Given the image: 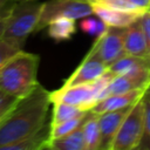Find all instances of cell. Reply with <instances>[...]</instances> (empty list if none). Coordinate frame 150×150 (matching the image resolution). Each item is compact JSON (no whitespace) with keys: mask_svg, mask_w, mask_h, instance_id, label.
I'll return each mask as SVG.
<instances>
[{"mask_svg":"<svg viewBox=\"0 0 150 150\" xmlns=\"http://www.w3.org/2000/svg\"><path fill=\"white\" fill-rule=\"evenodd\" d=\"M50 103V91L41 84L20 98L0 123V150L40 130L47 123Z\"/></svg>","mask_w":150,"mask_h":150,"instance_id":"obj_1","label":"cell"},{"mask_svg":"<svg viewBox=\"0 0 150 150\" xmlns=\"http://www.w3.org/2000/svg\"><path fill=\"white\" fill-rule=\"evenodd\" d=\"M39 56L25 50L13 56L0 71V88L22 98L39 84L36 80Z\"/></svg>","mask_w":150,"mask_h":150,"instance_id":"obj_2","label":"cell"},{"mask_svg":"<svg viewBox=\"0 0 150 150\" xmlns=\"http://www.w3.org/2000/svg\"><path fill=\"white\" fill-rule=\"evenodd\" d=\"M43 2L36 0H18L12 5L4 39L22 49L27 38L36 30Z\"/></svg>","mask_w":150,"mask_h":150,"instance_id":"obj_3","label":"cell"},{"mask_svg":"<svg viewBox=\"0 0 150 150\" xmlns=\"http://www.w3.org/2000/svg\"><path fill=\"white\" fill-rule=\"evenodd\" d=\"M115 76L107 70L101 77L90 83L77 84L73 87L63 88L50 91L52 102H64L83 110H91L93 107L100 101L101 93L109 84Z\"/></svg>","mask_w":150,"mask_h":150,"instance_id":"obj_4","label":"cell"},{"mask_svg":"<svg viewBox=\"0 0 150 150\" xmlns=\"http://www.w3.org/2000/svg\"><path fill=\"white\" fill-rule=\"evenodd\" d=\"M94 14L93 5L90 1L84 0H49L43 2L41 16L36 26V30L47 27L53 20L59 18L83 19Z\"/></svg>","mask_w":150,"mask_h":150,"instance_id":"obj_5","label":"cell"},{"mask_svg":"<svg viewBox=\"0 0 150 150\" xmlns=\"http://www.w3.org/2000/svg\"><path fill=\"white\" fill-rule=\"evenodd\" d=\"M142 97L124 118L112 142L111 150H132L139 144L144 129V102Z\"/></svg>","mask_w":150,"mask_h":150,"instance_id":"obj_6","label":"cell"},{"mask_svg":"<svg viewBox=\"0 0 150 150\" xmlns=\"http://www.w3.org/2000/svg\"><path fill=\"white\" fill-rule=\"evenodd\" d=\"M124 30L125 27L105 26L91 47V50L96 54V56L108 67L128 55L123 42Z\"/></svg>","mask_w":150,"mask_h":150,"instance_id":"obj_7","label":"cell"},{"mask_svg":"<svg viewBox=\"0 0 150 150\" xmlns=\"http://www.w3.org/2000/svg\"><path fill=\"white\" fill-rule=\"evenodd\" d=\"M150 84V67H142L130 73L115 76L101 93L100 100L115 94H123L135 89H146Z\"/></svg>","mask_w":150,"mask_h":150,"instance_id":"obj_8","label":"cell"},{"mask_svg":"<svg viewBox=\"0 0 150 150\" xmlns=\"http://www.w3.org/2000/svg\"><path fill=\"white\" fill-rule=\"evenodd\" d=\"M108 66L101 61L96 54L90 49L87 56L83 59L81 64L76 68V70L64 81L63 88L67 87H73L77 84H84V83H90L101 77L107 70Z\"/></svg>","mask_w":150,"mask_h":150,"instance_id":"obj_9","label":"cell"},{"mask_svg":"<svg viewBox=\"0 0 150 150\" xmlns=\"http://www.w3.org/2000/svg\"><path fill=\"white\" fill-rule=\"evenodd\" d=\"M132 105L134 104L117 110L98 114V123L101 131V142L98 150H111L112 142Z\"/></svg>","mask_w":150,"mask_h":150,"instance_id":"obj_10","label":"cell"},{"mask_svg":"<svg viewBox=\"0 0 150 150\" xmlns=\"http://www.w3.org/2000/svg\"><path fill=\"white\" fill-rule=\"evenodd\" d=\"M123 42L128 55H134L150 60V45L141 26L139 19L130 26L125 27Z\"/></svg>","mask_w":150,"mask_h":150,"instance_id":"obj_11","label":"cell"},{"mask_svg":"<svg viewBox=\"0 0 150 150\" xmlns=\"http://www.w3.org/2000/svg\"><path fill=\"white\" fill-rule=\"evenodd\" d=\"M94 14L109 27H128L135 21H137L143 13L139 12H127L121 9L110 8L100 4H93Z\"/></svg>","mask_w":150,"mask_h":150,"instance_id":"obj_12","label":"cell"},{"mask_svg":"<svg viewBox=\"0 0 150 150\" xmlns=\"http://www.w3.org/2000/svg\"><path fill=\"white\" fill-rule=\"evenodd\" d=\"M145 90L146 89H135V90L123 93V94L109 95V96L100 100L93 107L91 111L95 114H103L107 111H112V110H117V109L135 104L144 95Z\"/></svg>","mask_w":150,"mask_h":150,"instance_id":"obj_13","label":"cell"},{"mask_svg":"<svg viewBox=\"0 0 150 150\" xmlns=\"http://www.w3.org/2000/svg\"><path fill=\"white\" fill-rule=\"evenodd\" d=\"M50 141V123H46L40 130L25 137L23 139L6 145L2 150H40L47 149Z\"/></svg>","mask_w":150,"mask_h":150,"instance_id":"obj_14","label":"cell"},{"mask_svg":"<svg viewBox=\"0 0 150 150\" xmlns=\"http://www.w3.org/2000/svg\"><path fill=\"white\" fill-rule=\"evenodd\" d=\"M84 122L77 129H75L73 132H70L66 136L59 137V138L50 139L47 149H53V150H86V141H84V135H83Z\"/></svg>","mask_w":150,"mask_h":150,"instance_id":"obj_15","label":"cell"},{"mask_svg":"<svg viewBox=\"0 0 150 150\" xmlns=\"http://www.w3.org/2000/svg\"><path fill=\"white\" fill-rule=\"evenodd\" d=\"M83 135L86 141V150H98L101 142V131L98 123V114L89 110L83 124Z\"/></svg>","mask_w":150,"mask_h":150,"instance_id":"obj_16","label":"cell"},{"mask_svg":"<svg viewBox=\"0 0 150 150\" xmlns=\"http://www.w3.org/2000/svg\"><path fill=\"white\" fill-rule=\"evenodd\" d=\"M48 34L56 42L69 40L70 36L76 32V25L74 19L59 18L53 20L48 26Z\"/></svg>","mask_w":150,"mask_h":150,"instance_id":"obj_17","label":"cell"},{"mask_svg":"<svg viewBox=\"0 0 150 150\" xmlns=\"http://www.w3.org/2000/svg\"><path fill=\"white\" fill-rule=\"evenodd\" d=\"M142 67H150V60L134 56V55H125L122 59H120L118 61H116L114 64H111L108 68V70L114 76H118V75L130 73V71L142 68Z\"/></svg>","mask_w":150,"mask_h":150,"instance_id":"obj_18","label":"cell"},{"mask_svg":"<svg viewBox=\"0 0 150 150\" xmlns=\"http://www.w3.org/2000/svg\"><path fill=\"white\" fill-rule=\"evenodd\" d=\"M54 109H53V116L50 124H57L71 118L82 117L84 116L89 110H83L79 107L64 103V102H53Z\"/></svg>","mask_w":150,"mask_h":150,"instance_id":"obj_19","label":"cell"},{"mask_svg":"<svg viewBox=\"0 0 150 150\" xmlns=\"http://www.w3.org/2000/svg\"><path fill=\"white\" fill-rule=\"evenodd\" d=\"M88 112L82 117L71 118V120H68V121H64V122H61L57 124H50V139L59 138V137H62V136H66V135L73 132L86 121Z\"/></svg>","mask_w":150,"mask_h":150,"instance_id":"obj_20","label":"cell"},{"mask_svg":"<svg viewBox=\"0 0 150 150\" xmlns=\"http://www.w3.org/2000/svg\"><path fill=\"white\" fill-rule=\"evenodd\" d=\"M142 98L144 102V129L139 144L137 145L136 149L150 150V97L146 95V93H144Z\"/></svg>","mask_w":150,"mask_h":150,"instance_id":"obj_21","label":"cell"},{"mask_svg":"<svg viewBox=\"0 0 150 150\" xmlns=\"http://www.w3.org/2000/svg\"><path fill=\"white\" fill-rule=\"evenodd\" d=\"M19 97L14 96L2 88H0V123L5 120V117L9 114V111L15 107L19 102Z\"/></svg>","mask_w":150,"mask_h":150,"instance_id":"obj_22","label":"cell"},{"mask_svg":"<svg viewBox=\"0 0 150 150\" xmlns=\"http://www.w3.org/2000/svg\"><path fill=\"white\" fill-rule=\"evenodd\" d=\"M22 49L15 47L14 45H12L11 42H8L7 40H5L4 38L0 39V71L1 69L7 64V62L15 56L19 52H21Z\"/></svg>","mask_w":150,"mask_h":150,"instance_id":"obj_23","label":"cell"},{"mask_svg":"<svg viewBox=\"0 0 150 150\" xmlns=\"http://www.w3.org/2000/svg\"><path fill=\"white\" fill-rule=\"evenodd\" d=\"M93 4H100L110 8H115V9H121V11H127V12H139V13H144V11L139 9L138 7H136L135 5H132L130 1L128 0H89Z\"/></svg>","mask_w":150,"mask_h":150,"instance_id":"obj_24","label":"cell"},{"mask_svg":"<svg viewBox=\"0 0 150 150\" xmlns=\"http://www.w3.org/2000/svg\"><path fill=\"white\" fill-rule=\"evenodd\" d=\"M139 22H141V26H142V28H143V30L146 35V39L149 41V45H150V12L149 11L144 12L141 15Z\"/></svg>","mask_w":150,"mask_h":150,"instance_id":"obj_25","label":"cell"},{"mask_svg":"<svg viewBox=\"0 0 150 150\" xmlns=\"http://www.w3.org/2000/svg\"><path fill=\"white\" fill-rule=\"evenodd\" d=\"M11 8H12V5L9 7H7L1 14H0V39L4 36L5 34V30H6V26H7V22H8V18H9V14H11Z\"/></svg>","mask_w":150,"mask_h":150,"instance_id":"obj_26","label":"cell"},{"mask_svg":"<svg viewBox=\"0 0 150 150\" xmlns=\"http://www.w3.org/2000/svg\"><path fill=\"white\" fill-rule=\"evenodd\" d=\"M97 27H98V25L96 23V21H95V20H91V19H87V20H84V21L82 22V28H83V30H87V32H89V33L96 32V30H97Z\"/></svg>","mask_w":150,"mask_h":150,"instance_id":"obj_27","label":"cell"},{"mask_svg":"<svg viewBox=\"0 0 150 150\" xmlns=\"http://www.w3.org/2000/svg\"><path fill=\"white\" fill-rule=\"evenodd\" d=\"M128 1H130L132 5H135L136 7H138L144 12H146L150 7V0H128Z\"/></svg>","mask_w":150,"mask_h":150,"instance_id":"obj_28","label":"cell"},{"mask_svg":"<svg viewBox=\"0 0 150 150\" xmlns=\"http://www.w3.org/2000/svg\"><path fill=\"white\" fill-rule=\"evenodd\" d=\"M13 0H0V14L7 8V6L9 5V2Z\"/></svg>","mask_w":150,"mask_h":150,"instance_id":"obj_29","label":"cell"},{"mask_svg":"<svg viewBox=\"0 0 150 150\" xmlns=\"http://www.w3.org/2000/svg\"><path fill=\"white\" fill-rule=\"evenodd\" d=\"M145 93H146V95L150 97V84H149V87L146 88V91H145Z\"/></svg>","mask_w":150,"mask_h":150,"instance_id":"obj_30","label":"cell"},{"mask_svg":"<svg viewBox=\"0 0 150 150\" xmlns=\"http://www.w3.org/2000/svg\"><path fill=\"white\" fill-rule=\"evenodd\" d=\"M148 11H149V12H150V7H149V9H148Z\"/></svg>","mask_w":150,"mask_h":150,"instance_id":"obj_31","label":"cell"},{"mask_svg":"<svg viewBox=\"0 0 150 150\" xmlns=\"http://www.w3.org/2000/svg\"><path fill=\"white\" fill-rule=\"evenodd\" d=\"M84 1H89V0H84Z\"/></svg>","mask_w":150,"mask_h":150,"instance_id":"obj_32","label":"cell"},{"mask_svg":"<svg viewBox=\"0 0 150 150\" xmlns=\"http://www.w3.org/2000/svg\"><path fill=\"white\" fill-rule=\"evenodd\" d=\"M16 1H18V0H16Z\"/></svg>","mask_w":150,"mask_h":150,"instance_id":"obj_33","label":"cell"}]
</instances>
